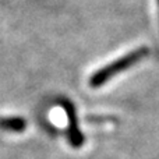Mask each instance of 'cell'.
I'll use <instances>...</instances> for the list:
<instances>
[{"label":"cell","mask_w":159,"mask_h":159,"mask_svg":"<svg viewBox=\"0 0 159 159\" xmlns=\"http://www.w3.org/2000/svg\"><path fill=\"white\" fill-rule=\"evenodd\" d=\"M149 53V49L148 48H138V49L133 50V52L127 53L126 56H123V57L117 59V60L112 61L110 64H107V66H105L103 69L98 70V71L95 73V74L91 77L89 80V85L92 88H98L101 87V85H103L105 82H107L109 80H112L115 77L116 74H119V73L124 71V70L130 69L131 66H134L135 63H138V61L141 60V59L147 57Z\"/></svg>","instance_id":"cell-1"},{"label":"cell","mask_w":159,"mask_h":159,"mask_svg":"<svg viewBox=\"0 0 159 159\" xmlns=\"http://www.w3.org/2000/svg\"><path fill=\"white\" fill-rule=\"evenodd\" d=\"M0 129L14 133L22 131L25 129V120L21 117H2L0 119Z\"/></svg>","instance_id":"cell-2"}]
</instances>
